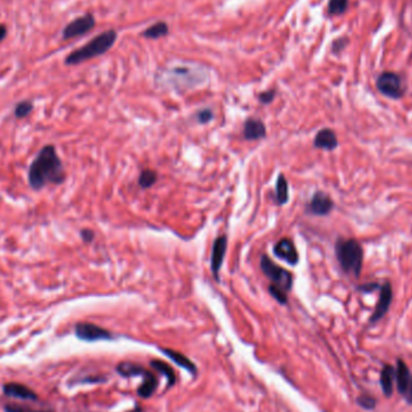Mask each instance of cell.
<instances>
[{
  "label": "cell",
  "mask_w": 412,
  "mask_h": 412,
  "mask_svg": "<svg viewBox=\"0 0 412 412\" xmlns=\"http://www.w3.org/2000/svg\"><path fill=\"white\" fill-rule=\"evenodd\" d=\"M265 124L260 119L248 118L244 124V138L246 140H259V139L265 138Z\"/></svg>",
  "instance_id": "obj_12"
},
{
  "label": "cell",
  "mask_w": 412,
  "mask_h": 412,
  "mask_svg": "<svg viewBox=\"0 0 412 412\" xmlns=\"http://www.w3.org/2000/svg\"><path fill=\"white\" fill-rule=\"evenodd\" d=\"M275 98V90H268V92H264L259 95V100L262 104H270Z\"/></svg>",
  "instance_id": "obj_30"
},
{
  "label": "cell",
  "mask_w": 412,
  "mask_h": 412,
  "mask_svg": "<svg viewBox=\"0 0 412 412\" xmlns=\"http://www.w3.org/2000/svg\"><path fill=\"white\" fill-rule=\"evenodd\" d=\"M260 269L263 274L271 281V285L280 287L288 293L293 286V276L288 270L272 262L266 254L260 257Z\"/></svg>",
  "instance_id": "obj_4"
},
{
  "label": "cell",
  "mask_w": 412,
  "mask_h": 412,
  "mask_svg": "<svg viewBox=\"0 0 412 412\" xmlns=\"http://www.w3.org/2000/svg\"><path fill=\"white\" fill-rule=\"evenodd\" d=\"M197 119L200 124H206L214 119V112L210 109H203L201 111L198 112Z\"/></svg>",
  "instance_id": "obj_28"
},
{
  "label": "cell",
  "mask_w": 412,
  "mask_h": 412,
  "mask_svg": "<svg viewBox=\"0 0 412 412\" xmlns=\"http://www.w3.org/2000/svg\"><path fill=\"white\" fill-rule=\"evenodd\" d=\"M334 203L328 194L323 192H316L309 204L311 214L317 216H326L333 210Z\"/></svg>",
  "instance_id": "obj_10"
},
{
  "label": "cell",
  "mask_w": 412,
  "mask_h": 412,
  "mask_svg": "<svg viewBox=\"0 0 412 412\" xmlns=\"http://www.w3.org/2000/svg\"><path fill=\"white\" fill-rule=\"evenodd\" d=\"M227 244H228V238H227V235H222V237H218L216 239L214 246H212L211 271L217 281L220 280L218 274H220V270L223 265L224 255H226L227 251Z\"/></svg>",
  "instance_id": "obj_9"
},
{
  "label": "cell",
  "mask_w": 412,
  "mask_h": 412,
  "mask_svg": "<svg viewBox=\"0 0 412 412\" xmlns=\"http://www.w3.org/2000/svg\"><path fill=\"white\" fill-rule=\"evenodd\" d=\"M144 377H145V380H144L143 385H141V387L138 389V394L141 398H149L155 393L156 388H157L158 381H157V377H156L153 374L149 373V371H147Z\"/></svg>",
  "instance_id": "obj_19"
},
{
  "label": "cell",
  "mask_w": 412,
  "mask_h": 412,
  "mask_svg": "<svg viewBox=\"0 0 412 412\" xmlns=\"http://www.w3.org/2000/svg\"><path fill=\"white\" fill-rule=\"evenodd\" d=\"M151 366H152L153 369H156L157 371H159L161 374H163L164 376L167 379V382H169L170 386H172L176 382V376H175L174 370H172L171 366L167 365L166 363L162 362V360L155 359L151 362Z\"/></svg>",
  "instance_id": "obj_21"
},
{
  "label": "cell",
  "mask_w": 412,
  "mask_h": 412,
  "mask_svg": "<svg viewBox=\"0 0 412 412\" xmlns=\"http://www.w3.org/2000/svg\"><path fill=\"white\" fill-rule=\"evenodd\" d=\"M81 238L84 243H90V241H93V239H94V233L90 229H82Z\"/></svg>",
  "instance_id": "obj_31"
},
{
  "label": "cell",
  "mask_w": 412,
  "mask_h": 412,
  "mask_svg": "<svg viewBox=\"0 0 412 412\" xmlns=\"http://www.w3.org/2000/svg\"><path fill=\"white\" fill-rule=\"evenodd\" d=\"M129 412H143V409H141L140 406H136L134 410H132V411H129Z\"/></svg>",
  "instance_id": "obj_34"
},
{
  "label": "cell",
  "mask_w": 412,
  "mask_h": 412,
  "mask_svg": "<svg viewBox=\"0 0 412 412\" xmlns=\"http://www.w3.org/2000/svg\"><path fill=\"white\" fill-rule=\"evenodd\" d=\"M377 88L382 94L392 99H399L404 93L402 80L394 73H383L377 79Z\"/></svg>",
  "instance_id": "obj_5"
},
{
  "label": "cell",
  "mask_w": 412,
  "mask_h": 412,
  "mask_svg": "<svg viewBox=\"0 0 412 412\" xmlns=\"http://www.w3.org/2000/svg\"><path fill=\"white\" fill-rule=\"evenodd\" d=\"M167 33H169V28H167L166 23H164V22H158V23L147 28L144 32V36H146L147 39H158L166 35Z\"/></svg>",
  "instance_id": "obj_22"
},
{
  "label": "cell",
  "mask_w": 412,
  "mask_h": 412,
  "mask_svg": "<svg viewBox=\"0 0 412 412\" xmlns=\"http://www.w3.org/2000/svg\"><path fill=\"white\" fill-rule=\"evenodd\" d=\"M5 36H6V28L5 25L0 24V41H2Z\"/></svg>",
  "instance_id": "obj_32"
},
{
  "label": "cell",
  "mask_w": 412,
  "mask_h": 412,
  "mask_svg": "<svg viewBox=\"0 0 412 412\" xmlns=\"http://www.w3.org/2000/svg\"><path fill=\"white\" fill-rule=\"evenodd\" d=\"M157 180H158L157 172L153 171V170H151V169H146L141 172L140 176H139V184H140L141 188L147 189L157 182Z\"/></svg>",
  "instance_id": "obj_23"
},
{
  "label": "cell",
  "mask_w": 412,
  "mask_h": 412,
  "mask_svg": "<svg viewBox=\"0 0 412 412\" xmlns=\"http://www.w3.org/2000/svg\"><path fill=\"white\" fill-rule=\"evenodd\" d=\"M65 180V171L53 145H46L39 151L30 164L28 181L33 189H41L48 184H61Z\"/></svg>",
  "instance_id": "obj_1"
},
{
  "label": "cell",
  "mask_w": 412,
  "mask_h": 412,
  "mask_svg": "<svg viewBox=\"0 0 412 412\" xmlns=\"http://www.w3.org/2000/svg\"><path fill=\"white\" fill-rule=\"evenodd\" d=\"M394 377H396V369L392 365L386 364L382 368L380 376L381 388H382L383 394L386 397H391L393 393V385H394Z\"/></svg>",
  "instance_id": "obj_16"
},
{
  "label": "cell",
  "mask_w": 412,
  "mask_h": 412,
  "mask_svg": "<svg viewBox=\"0 0 412 412\" xmlns=\"http://www.w3.org/2000/svg\"><path fill=\"white\" fill-rule=\"evenodd\" d=\"M396 381H397V388L402 396L406 397L410 389L411 383V375L410 370H409L408 365L405 364L403 360H398L397 368H396Z\"/></svg>",
  "instance_id": "obj_13"
},
{
  "label": "cell",
  "mask_w": 412,
  "mask_h": 412,
  "mask_svg": "<svg viewBox=\"0 0 412 412\" xmlns=\"http://www.w3.org/2000/svg\"><path fill=\"white\" fill-rule=\"evenodd\" d=\"M336 258L339 260L341 268L347 274L359 276L360 269L363 264V249L359 243L353 239L351 240H339L335 247Z\"/></svg>",
  "instance_id": "obj_3"
},
{
  "label": "cell",
  "mask_w": 412,
  "mask_h": 412,
  "mask_svg": "<svg viewBox=\"0 0 412 412\" xmlns=\"http://www.w3.org/2000/svg\"><path fill=\"white\" fill-rule=\"evenodd\" d=\"M95 21L94 17L92 15H84L82 17H79L75 21L70 22L63 30V39H73L78 38L80 35H83L89 32L93 27H94Z\"/></svg>",
  "instance_id": "obj_7"
},
{
  "label": "cell",
  "mask_w": 412,
  "mask_h": 412,
  "mask_svg": "<svg viewBox=\"0 0 412 412\" xmlns=\"http://www.w3.org/2000/svg\"><path fill=\"white\" fill-rule=\"evenodd\" d=\"M75 334L79 339L83 341H98V340H110L112 335L109 330L101 327L93 325V323L82 322L78 323L75 327Z\"/></svg>",
  "instance_id": "obj_6"
},
{
  "label": "cell",
  "mask_w": 412,
  "mask_h": 412,
  "mask_svg": "<svg viewBox=\"0 0 412 412\" xmlns=\"http://www.w3.org/2000/svg\"><path fill=\"white\" fill-rule=\"evenodd\" d=\"M117 371L122 376H138V375H143L145 376L147 373L146 369H144L143 366L139 364H134V363H128L123 362L117 366Z\"/></svg>",
  "instance_id": "obj_20"
},
{
  "label": "cell",
  "mask_w": 412,
  "mask_h": 412,
  "mask_svg": "<svg viewBox=\"0 0 412 412\" xmlns=\"http://www.w3.org/2000/svg\"><path fill=\"white\" fill-rule=\"evenodd\" d=\"M269 293L271 294L272 297H274L275 299L278 301V303L282 304V305H286L287 301H288V293H287L286 291H283V289H281L280 287L270 285L269 286Z\"/></svg>",
  "instance_id": "obj_26"
},
{
  "label": "cell",
  "mask_w": 412,
  "mask_h": 412,
  "mask_svg": "<svg viewBox=\"0 0 412 412\" xmlns=\"http://www.w3.org/2000/svg\"><path fill=\"white\" fill-rule=\"evenodd\" d=\"M116 39H117V34L115 30H106V32L99 34L94 39L87 42L84 46H82L79 50H75L74 52L70 53L65 59V64L68 65H75L80 64L82 62L92 59L94 57H98L100 55H104L105 52L112 47L115 44Z\"/></svg>",
  "instance_id": "obj_2"
},
{
  "label": "cell",
  "mask_w": 412,
  "mask_h": 412,
  "mask_svg": "<svg viewBox=\"0 0 412 412\" xmlns=\"http://www.w3.org/2000/svg\"><path fill=\"white\" fill-rule=\"evenodd\" d=\"M392 299H393V293H392V286L389 285L388 282H386L385 285L381 288V294L379 298V303H377L376 308H375V311L373 316L370 318V322H377V321L381 320L386 314H387L389 306H391Z\"/></svg>",
  "instance_id": "obj_11"
},
{
  "label": "cell",
  "mask_w": 412,
  "mask_h": 412,
  "mask_svg": "<svg viewBox=\"0 0 412 412\" xmlns=\"http://www.w3.org/2000/svg\"><path fill=\"white\" fill-rule=\"evenodd\" d=\"M274 254L280 259L285 260L289 265H297L298 262H299V254H298L297 247H295L293 241L287 238L277 241L276 245L274 246Z\"/></svg>",
  "instance_id": "obj_8"
},
{
  "label": "cell",
  "mask_w": 412,
  "mask_h": 412,
  "mask_svg": "<svg viewBox=\"0 0 412 412\" xmlns=\"http://www.w3.org/2000/svg\"><path fill=\"white\" fill-rule=\"evenodd\" d=\"M162 351H163L164 353H165L166 356L172 360V362H175L176 364L180 365L181 368L186 369V370H188L189 373H192V374L197 373V368H195V365L193 364V363L190 362L186 356H183L182 353H180V352H177V351H174V349H169V348L167 349L164 348V349H162Z\"/></svg>",
  "instance_id": "obj_17"
},
{
  "label": "cell",
  "mask_w": 412,
  "mask_h": 412,
  "mask_svg": "<svg viewBox=\"0 0 412 412\" xmlns=\"http://www.w3.org/2000/svg\"><path fill=\"white\" fill-rule=\"evenodd\" d=\"M348 5V0H330L328 5L329 13L331 15H341L346 11Z\"/></svg>",
  "instance_id": "obj_24"
},
{
  "label": "cell",
  "mask_w": 412,
  "mask_h": 412,
  "mask_svg": "<svg viewBox=\"0 0 412 412\" xmlns=\"http://www.w3.org/2000/svg\"><path fill=\"white\" fill-rule=\"evenodd\" d=\"M358 404L364 409H373L375 406V399L369 396H362L357 399Z\"/></svg>",
  "instance_id": "obj_29"
},
{
  "label": "cell",
  "mask_w": 412,
  "mask_h": 412,
  "mask_svg": "<svg viewBox=\"0 0 412 412\" xmlns=\"http://www.w3.org/2000/svg\"><path fill=\"white\" fill-rule=\"evenodd\" d=\"M5 411L6 412H55L52 410H36L33 408H27V406L21 405H6L5 406Z\"/></svg>",
  "instance_id": "obj_27"
},
{
  "label": "cell",
  "mask_w": 412,
  "mask_h": 412,
  "mask_svg": "<svg viewBox=\"0 0 412 412\" xmlns=\"http://www.w3.org/2000/svg\"><path fill=\"white\" fill-rule=\"evenodd\" d=\"M33 110V103L32 101H21L16 105L15 107V116L17 118H24L32 112Z\"/></svg>",
  "instance_id": "obj_25"
},
{
  "label": "cell",
  "mask_w": 412,
  "mask_h": 412,
  "mask_svg": "<svg viewBox=\"0 0 412 412\" xmlns=\"http://www.w3.org/2000/svg\"><path fill=\"white\" fill-rule=\"evenodd\" d=\"M314 145L317 149L333 151L336 149L337 146L336 135H335V133L331 129H329V128L321 129L320 132L317 133V135L315 136Z\"/></svg>",
  "instance_id": "obj_15"
},
{
  "label": "cell",
  "mask_w": 412,
  "mask_h": 412,
  "mask_svg": "<svg viewBox=\"0 0 412 412\" xmlns=\"http://www.w3.org/2000/svg\"><path fill=\"white\" fill-rule=\"evenodd\" d=\"M408 400L409 403H412V377H411V383H410V389H409V393H408Z\"/></svg>",
  "instance_id": "obj_33"
},
{
  "label": "cell",
  "mask_w": 412,
  "mask_h": 412,
  "mask_svg": "<svg viewBox=\"0 0 412 412\" xmlns=\"http://www.w3.org/2000/svg\"><path fill=\"white\" fill-rule=\"evenodd\" d=\"M4 393L7 397L16 398L21 400H36V394L27 386L22 383H6L4 386Z\"/></svg>",
  "instance_id": "obj_14"
},
{
  "label": "cell",
  "mask_w": 412,
  "mask_h": 412,
  "mask_svg": "<svg viewBox=\"0 0 412 412\" xmlns=\"http://www.w3.org/2000/svg\"><path fill=\"white\" fill-rule=\"evenodd\" d=\"M276 203L278 205H285L289 199V190H288V181L283 174L278 175L276 181Z\"/></svg>",
  "instance_id": "obj_18"
}]
</instances>
